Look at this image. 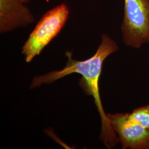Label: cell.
Segmentation results:
<instances>
[{
  "instance_id": "6da1fadb",
  "label": "cell",
  "mask_w": 149,
  "mask_h": 149,
  "mask_svg": "<svg viewBox=\"0 0 149 149\" xmlns=\"http://www.w3.org/2000/svg\"><path fill=\"white\" fill-rule=\"evenodd\" d=\"M118 49L117 43L109 36L104 34L102 36L101 43L92 57L83 61L75 60L72 59V53L68 51L65 53L68 59L65 67L59 71L36 76L31 86V88H34L44 84H51L73 73L81 74L82 76L80 80L81 86L87 95L93 97L100 113L102 123L100 139L108 149L114 148L119 141L102 106L99 82L103 62Z\"/></svg>"
},
{
  "instance_id": "7a4b0ae2",
  "label": "cell",
  "mask_w": 149,
  "mask_h": 149,
  "mask_svg": "<svg viewBox=\"0 0 149 149\" xmlns=\"http://www.w3.org/2000/svg\"><path fill=\"white\" fill-rule=\"evenodd\" d=\"M69 16V9L65 3L55 7L43 15L22 47V53L26 62H31L39 55L59 34Z\"/></svg>"
},
{
  "instance_id": "3957f363",
  "label": "cell",
  "mask_w": 149,
  "mask_h": 149,
  "mask_svg": "<svg viewBox=\"0 0 149 149\" xmlns=\"http://www.w3.org/2000/svg\"><path fill=\"white\" fill-rule=\"evenodd\" d=\"M121 32L124 43L132 48L149 44V0H124Z\"/></svg>"
},
{
  "instance_id": "277c9868",
  "label": "cell",
  "mask_w": 149,
  "mask_h": 149,
  "mask_svg": "<svg viewBox=\"0 0 149 149\" xmlns=\"http://www.w3.org/2000/svg\"><path fill=\"white\" fill-rule=\"evenodd\" d=\"M123 149H149V130L134 121L129 113L108 114Z\"/></svg>"
},
{
  "instance_id": "5b68a950",
  "label": "cell",
  "mask_w": 149,
  "mask_h": 149,
  "mask_svg": "<svg viewBox=\"0 0 149 149\" xmlns=\"http://www.w3.org/2000/svg\"><path fill=\"white\" fill-rule=\"evenodd\" d=\"M24 4L21 0H0L1 33L27 27L34 22V16Z\"/></svg>"
},
{
  "instance_id": "8992f818",
  "label": "cell",
  "mask_w": 149,
  "mask_h": 149,
  "mask_svg": "<svg viewBox=\"0 0 149 149\" xmlns=\"http://www.w3.org/2000/svg\"><path fill=\"white\" fill-rule=\"evenodd\" d=\"M129 115L134 121L149 130V104L134 109Z\"/></svg>"
},
{
  "instance_id": "52a82bcc",
  "label": "cell",
  "mask_w": 149,
  "mask_h": 149,
  "mask_svg": "<svg viewBox=\"0 0 149 149\" xmlns=\"http://www.w3.org/2000/svg\"><path fill=\"white\" fill-rule=\"evenodd\" d=\"M23 2H24V3H28V2H29L31 0H21Z\"/></svg>"
}]
</instances>
